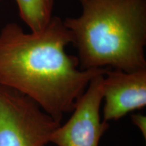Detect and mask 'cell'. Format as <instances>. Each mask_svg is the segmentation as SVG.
<instances>
[{"label": "cell", "instance_id": "obj_8", "mask_svg": "<svg viewBox=\"0 0 146 146\" xmlns=\"http://www.w3.org/2000/svg\"><path fill=\"white\" fill-rule=\"evenodd\" d=\"M2 1V0H0V1Z\"/></svg>", "mask_w": 146, "mask_h": 146}, {"label": "cell", "instance_id": "obj_6", "mask_svg": "<svg viewBox=\"0 0 146 146\" xmlns=\"http://www.w3.org/2000/svg\"><path fill=\"white\" fill-rule=\"evenodd\" d=\"M20 17L31 31H41L53 18L54 0H15Z\"/></svg>", "mask_w": 146, "mask_h": 146}, {"label": "cell", "instance_id": "obj_9", "mask_svg": "<svg viewBox=\"0 0 146 146\" xmlns=\"http://www.w3.org/2000/svg\"><path fill=\"white\" fill-rule=\"evenodd\" d=\"M45 146H46V145H45Z\"/></svg>", "mask_w": 146, "mask_h": 146}, {"label": "cell", "instance_id": "obj_1", "mask_svg": "<svg viewBox=\"0 0 146 146\" xmlns=\"http://www.w3.org/2000/svg\"><path fill=\"white\" fill-rule=\"evenodd\" d=\"M70 43V32L57 16L37 32L7 24L0 32V84L29 97L61 123L91 80L108 69L78 68L77 57L65 50Z\"/></svg>", "mask_w": 146, "mask_h": 146}, {"label": "cell", "instance_id": "obj_3", "mask_svg": "<svg viewBox=\"0 0 146 146\" xmlns=\"http://www.w3.org/2000/svg\"><path fill=\"white\" fill-rule=\"evenodd\" d=\"M60 125L29 97L0 84V146H45Z\"/></svg>", "mask_w": 146, "mask_h": 146}, {"label": "cell", "instance_id": "obj_5", "mask_svg": "<svg viewBox=\"0 0 146 146\" xmlns=\"http://www.w3.org/2000/svg\"><path fill=\"white\" fill-rule=\"evenodd\" d=\"M104 122L117 120L146 105V68L133 72L107 69L102 83Z\"/></svg>", "mask_w": 146, "mask_h": 146}, {"label": "cell", "instance_id": "obj_4", "mask_svg": "<svg viewBox=\"0 0 146 146\" xmlns=\"http://www.w3.org/2000/svg\"><path fill=\"white\" fill-rule=\"evenodd\" d=\"M104 74L91 80L76 102L71 117L54 131L50 143L57 146H99L101 137L109 127L108 123L102 121L100 114Z\"/></svg>", "mask_w": 146, "mask_h": 146}, {"label": "cell", "instance_id": "obj_2", "mask_svg": "<svg viewBox=\"0 0 146 146\" xmlns=\"http://www.w3.org/2000/svg\"><path fill=\"white\" fill-rule=\"evenodd\" d=\"M81 14L64 20L83 70L146 68V0H78Z\"/></svg>", "mask_w": 146, "mask_h": 146}, {"label": "cell", "instance_id": "obj_7", "mask_svg": "<svg viewBox=\"0 0 146 146\" xmlns=\"http://www.w3.org/2000/svg\"><path fill=\"white\" fill-rule=\"evenodd\" d=\"M132 121L135 125L139 128L144 137H146V118L143 114L131 115Z\"/></svg>", "mask_w": 146, "mask_h": 146}]
</instances>
